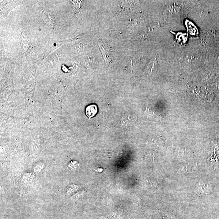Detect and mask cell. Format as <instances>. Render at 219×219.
I'll return each mask as SVG.
<instances>
[{
  "mask_svg": "<svg viewBox=\"0 0 219 219\" xmlns=\"http://www.w3.org/2000/svg\"><path fill=\"white\" fill-rule=\"evenodd\" d=\"M42 18L47 25L52 29L55 30L57 28L55 18L54 15L49 11L44 10L42 12Z\"/></svg>",
  "mask_w": 219,
  "mask_h": 219,
  "instance_id": "6da1fadb",
  "label": "cell"
},
{
  "mask_svg": "<svg viewBox=\"0 0 219 219\" xmlns=\"http://www.w3.org/2000/svg\"><path fill=\"white\" fill-rule=\"evenodd\" d=\"M98 45L99 46L100 49L103 55V57L105 60V62L107 64H110L112 62L110 57V51L109 48L103 43L101 42H98Z\"/></svg>",
  "mask_w": 219,
  "mask_h": 219,
  "instance_id": "7a4b0ae2",
  "label": "cell"
},
{
  "mask_svg": "<svg viewBox=\"0 0 219 219\" xmlns=\"http://www.w3.org/2000/svg\"><path fill=\"white\" fill-rule=\"evenodd\" d=\"M98 109L97 105L92 104L88 106L86 108L85 110V113L86 115L89 119H91L93 117H94L96 114L97 113Z\"/></svg>",
  "mask_w": 219,
  "mask_h": 219,
  "instance_id": "3957f363",
  "label": "cell"
},
{
  "mask_svg": "<svg viewBox=\"0 0 219 219\" xmlns=\"http://www.w3.org/2000/svg\"><path fill=\"white\" fill-rule=\"evenodd\" d=\"M72 6H73L74 10L76 13L80 12L81 6L82 4V1H71Z\"/></svg>",
  "mask_w": 219,
  "mask_h": 219,
  "instance_id": "277c9868",
  "label": "cell"
},
{
  "mask_svg": "<svg viewBox=\"0 0 219 219\" xmlns=\"http://www.w3.org/2000/svg\"><path fill=\"white\" fill-rule=\"evenodd\" d=\"M71 164L73 165H71V166H72V168H74V169H76L80 166L79 164L77 161H71Z\"/></svg>",
  "mask_w": 219,
  "mask_h": 219,
  "instance_id": "5b68a950",
  "label": "cell"
},
{
  "mask_svg": "<svg viewBox=\"0 0 219 219\" xmlns=\"http://www.w3.org/2000/svg\"><path fill=\"white\" fill-rule=\"evenodd\" d=\"M95 171H96L97 172H102L103 171V169L102 168H96V169H95Z\"/></svg>",
  "mask_w": 219,
  "mask_h": 219,
  "instance_id": "8992f818",
  "label": "cell"
}]
</instances>
